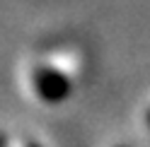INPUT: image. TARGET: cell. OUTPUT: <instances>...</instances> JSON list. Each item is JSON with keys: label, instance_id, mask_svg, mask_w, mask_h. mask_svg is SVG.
<instances>
[{"label": "cell", "instance_id": "5b68a950", "mask_svg": "<svg viewBox=\"0 0 150 147\" xmlns=\"http://www.w3.org/2000/svg\"><path fill=\"white\" fill-rule=\"evenodd\" d=\"M116 147H121V145H116Z\"/></svg>", "mask_w": 150, "mask_h": 147}, {"label": "cell", "instance_id": "3957f363", "mask_svg": "<svg viewBox=\"0 0 150 147\" xmlns=\"http://www.w3.org/2000/svg\"><path fill=\"white\" fill-rule=\"evenodd\" d=\"M15 147H39V145H34V142H29V140H22V142H17Z\"/></svg>", "mask_w": 150, "mask_h": 147}, {"label": "cell", "instance_id": "7a4b0ae2", "mask_svg": "<svg viewBox=\"0 0 150 147\" xmlns=\"http://www.w3.org/2000/svg\"><path fill=\"white\" fill-rule=\"evenodd\" d=\"M39 56L46 63H51L53 68H58L73 82L82 80L90 70V56L78 43H56V46H49V48L39 51Z\"/></svg>", "mask_w": 150, "mask_h": 147}, {"label": "cell", "instance_id": "277c9868", "mask_svg": "<svg viewBox=\"0 0 150 147\" xmlns=\"http://www.w3.org/2000/svg\"><path fill=\"white\" fill-rule=\"evenodd\" d=\"M145 125H148V128H150V106H148V108H145Z\"/></svg>", "mask_w": 150, "mask_h": 147}, {"label": "cell", "instance_id": "6da1fadb", "mask_svg": "<svg viewBox=\"0 0 150 147\" xmlns=\"http://www.w3.org/2000/svg\"><path fill=\"white\" fill-rule=\"evenodd\" d=\"M20 80L24 92L29 94L36 104L44 106H58L70 97L75 82L68 80L58 68H53L51 63H46L39 53L24 60L20 70Z\"/></svg>", "mask_w": 150, "mask_h": 147}]
</instances>
